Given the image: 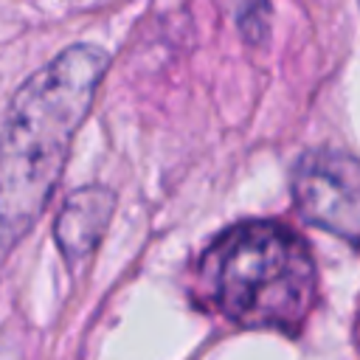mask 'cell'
Masks as SVG:
<instances>
[{
  "instance_id": "obj_3",
  "label": "cell",
  "mask_w": 360,
  "mask_h": 360,
  "mask_svg": "<svg viewBox=\"0 0 360 360\" xmlns=\"http://www.w3.org/2000/svg\"><path fill=\"white\" fill-rule=\"evenodd\" d=\"M298 211L329 233L360 248V160L335 152H307L292 172Z\"/></svg>"
},
{
  "instance_id": "obj_4",
  "label": "cell",
  "mask_w": 360,
  "mask_h": 360,
  "mask_svg": "<svg viewBox=\"0 0 360 360\" xmlns=\"http://www.w3.org/2000/svg\"><path fill=\"white\" fill-rule=\"evenodd\" d=\"M112 208H115V194L101 183L82 186L68 194L53 222V239L70 270H79L93 256L110 225Z\"/></svg>"
},
{
  "instance_id": "obj_1",
  "label": "cell",
  "mask_w": 360,
  "mask_h": 360,
  "mask_svg": "<svg viewBox=\"0 0 360 360\" xmlns=\"http://www.w3.org/2000/svg\"><path fill=\"white\" fill-rule=\"evenodd\" d=\"M107 65V51L79 42L31 73L14 93L0 129V228L6 242L28 233L45 211Z\"/></svg>"
},
{
  "instance_id": "obj_2",
  "label": "cell",
  "mask_w": 360,
  "mask_h": 360,
  "mask_svg": "<svg viewBox=\"0 0 360 360\" xmlns=\"http://www.w3.org/2000/svg\"><path fill=\"white\" fill-rule=\"evenodd\" d=\"M200 292L211 309L245 329L295 335L318 292L307 242L278 222H239L200 259Z\"/></svg>"
}]
</instances>
